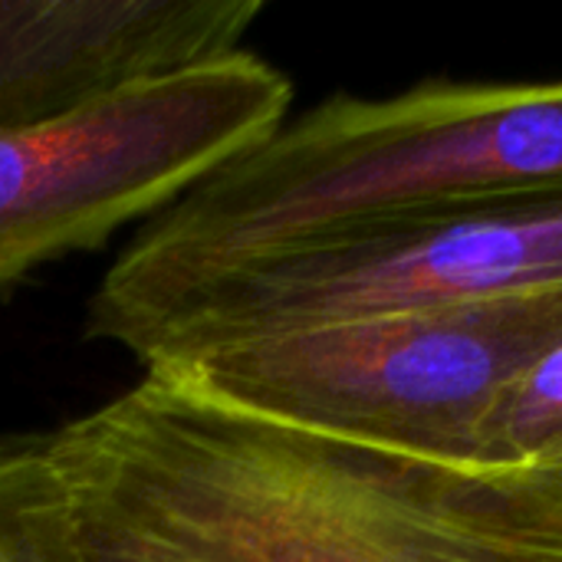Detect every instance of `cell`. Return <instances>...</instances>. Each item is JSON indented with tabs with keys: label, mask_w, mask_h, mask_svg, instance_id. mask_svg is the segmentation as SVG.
Returning a JSON list of instances; mask_svg holds the SVG:
<instances>
[{
	"label": "cell",
	"mask_w": 562,
	"mask_h": 562,
	"mask_svg": "<svg viewBox=\"0 0 562 562\" xmlns=\"http://www.w3.org/2000/svg\"><path fill=\"white\" fill-rule=\"evenodd\" d=\"M46 448L69 491L201 562H562V471L349 445L155 372Z\"/></svg>",
	"instance_id": "cell-1"
},
{
	"label": "cell",
	"mask_w": 562,
	"mask_h": 562,
	"mask_svg": "<svg viewBox=\"0 0 562 562\" xmlns=\"http://www.w3.org/2000/svg\"><path fill=\"white\" fill-rule=\"evenodd\" d=\"M562 188V76L329 95L155 214L89 300V339L247 257L428 207Z\"/></svg>",
	"instance_id": "cell-2"
},
{
	"label": "cell",
	"mask_w": 562,
	"mask_h": 562,
	"mask_svg": "<svg viewBox=\"0 0 562 562\" xmlns=\"http://www.w3.org/2000/svg\"><path fill=\"white\" fill-rule=\"evenodd\" d=\"M562 339V290L471 310L329 323L145 372L310 435L484 468L514 379Z\"/></svg>",
	"instance_id": "cell-3"
},
{
	"label": "cell",
	"mask_w": 562,
	"mask_h": 562,
	"mask_svg": "<svg viewBox=\"0 0 562 562\" xmlns=\"http://www.w3.org/2000/svg\"><path fill=\"white\" fill-rule=\"evenodd\" d=\"M557 290L562 188L412 211L247 257L135 319L115 346L148 369L329 323Z\"/></svg>",
	"instance_id": "cell-4"
},
{
	"label": "cell",
	"mask_w": 562,
	"mask_h": 562,
	"mask_svg": "<svg viewBox=\"0 0 562 562\" xmlns=\"http://www.w3.org/2000/svg\"><path fill=\"white\" fill-rule=\"evenodd\" d=\"M290 102V79L237 49L0 135V290L161 214L270 138Z\"/></svg>",
	"instance_id": "cell-5"
},
{
	"label": "cell",
	"mask_w": 562,
	"mask_h": 562,
	"mask_svg": "<svg viewBox=\"0 0 562 562\" xmlns=\"http://www.w3.org/2000/svg\"><path fill=\"white\" fill-rule=\"evenodd\" d=\"M260 0H0V135L240 49Z\"/></svg>",
	"instance_id": "cell-6"
},
{
	"label": "cell",
	"mask_w": 562,
	"mask_h": 562,
	"mask_svg": "<svg viewBox=\"0 0 562 562\" xmlns=\"http://www.w3.org/2000/svg\"><path fill=\"white\" fill-rule=\"evenodd\" d=\"M66 487L46 435L0 441V562H72L63 533Z\"/></svg>",
	"instance_id": "cell-7"
},
{
	"label": "cell",
	"mask_w": 562,
	"mask_h": 562,
	"mask_svg": "<svg viewBox=\"0 0 562 562\" xmlns=\"http://www.w3.org/2000/svg\"><path fill=\"white\" fill-rule=\"evenodd\" d=\"M484 468L562 471V339L504 392L484 428Z\"/></svg>",
	"instance_id": "cell-8"
},
{
	"label": "cell",
	"mask_w": 562,
	"mask_h": 562,
	"mask_svg": "<svg viewBox=\"0 0 562 562\" xmlns=\"http://www.w3.org/2000/svg\"><path fill=\"white\" fill-rule=\"evenodd\" d=\"M63 533L72 562H201L69 487L63 501Z\"/></svg>",
	"instance_id": "cell-9"
}]
</instances>
